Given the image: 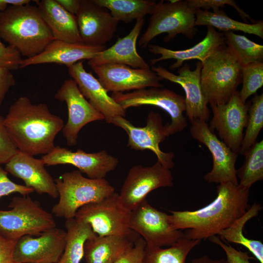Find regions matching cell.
Instances as JSON below:
<instances>
[{"instance_id": "cell-1", "label": "cell", "mask_w": 263, "mask_h": 263, "mask_svg": "<svg viewBox=\"0 0 263 263\" xmlns=\"http://www.w3.org/2000/svg\"><path fill=\"white\" fill-rule=\"evenodd\" d=\"M249 189L231 182L217 187L215 199L195 210L170 211L173 227L186 229V237L191 240L208 239L232 225L246 211Z\"/></svg>"}, {"instance_id": "cell-2", "label": "cell", "mask_w": 263, "mask_h": 263, "mask_svg": "<svg viewBox=\"0 0 263 263\" xmlns=\"http://www.w3.org/2000/svg\"><path fill=\"white\" fill-rule=\"evenodd\" d=\"M4 123L18 150L33 156L50 152L64 125L45 103L33 104L25 96L11 105Z\"/></svg>"}, {"instance_id": "cell-3", "label": "cell", "mask_w": 263, "mask_h": 263, "mask_svg": "<svg viewBox=\"0 0 263 263\" xmlns=\"http://www.w3.org/2000/svg\"><path fill=\"white\" fill-rule=\"evenodd\" d=\"M0 37L21 56L41 53L54 38L37 6L10 5L0 15Z\"/></svg>"}, {"instance_id": "cell-4", "label": "cell", "mask_w": 263, "mask_h": 263, "mask_svg": "<svg viewBox=\"0 0 263 263\" xmlns=\"http://www.w3.org/2000/svg\"><path fill=\"white\" fill-rule=\"evenodd\" d=\"M242 66L224 44L203 62L201 84L208 104L226 103L242 82Z\"/></svg>"}, {"instance_id": "cell-5", "label": "cell", "mask_w": 263, "mask_h": 263, "mask_svg": "<svg viewBox=\"0 0 263 263\" xmlns=\"http://www.w3.org/2000/svg\"><path fill=\"white\" fill-rule=\"evenodd\" d=\"M55 181L59 200L52 211L56 217L66 220L75 218L83 206L99 201L114 192L105 178H87L78 170L65 172Z\"/></svg>"}, {"instance_id": "cell-6", "label": "cell", "mask_w": 263, "mask_h": 263, "mask_svg": "<svg viewBox=\"0 0 263 263\" xmlns=\"http://www.w3.org/2000/svg\"><path fill=\"white\" fill-rule=\"evenodd\" d=\"M8 207L12 209L0 210V236L6 239L16 242L56 227L53 215L29 195L14 197Z\"/></svg>"}, {"instance_id": "cell-7", "label": "cell", "mask_w": 263, "mask_h": 263, "mask_svg": "<svg viewBox=\"0 0 263 263\" xmlns=\"http://www.w3.org/2000/svg\"><path fill=\"white\" fill-rule=\"evenodd\" d=\"M196 9L190 7L186 0H160L151 13L148 26L138 41L141 48H146L156 37L167 34L165 42L182 34L191 39L198 31L195 25Z\"/></svg>"}, {"instance_id": "cell-8", "label": "cell", "mask_w": 263, "mask_h": 263, "mask_svg": "<svg viewBox=\"0 0 263 263\" xmlns=\"http://www.w3.org/2000/svg\"><path fill=\"white\" fill-rule=\"evenodd\" d=\"M111 97L126 110L144 105L154 106L169 115L170 123L165 125L167 137L183 131L188 126L183 113L186 111L185 97L161 87H149L127 93H113Z\"/></svg>"}, {"instance_id": "cell-9", "label": "cell", "mask_w": 263, "mask_h": 263, "mask_svg": "<svg viewBox=\"0 0 263 263\" xmlns=\"http://www.w3.org/2000/svg\"><path fill=\"white\" fill-rule=\"evenodd\" d=\"M131 211L122 204L115 191L103 199L86 205L76 213L75 218L88 224L98 236H130Z\"/></svg>"}, {"instance_id": "cell-10", "label": "cell", "mask_w": 263, "mask_h": 263, "mask_svg": "<svg viewBox=\"0 0 263 263\" xmlns=\"http://www.w3.org/2000/svg\"><path fill=\"white\" fill-rule=\"evenodd\" d=\"M129 226L148 245L170 246L185 236L173 227L170 215L153 207L146 199L131 211Z\"/></svg>"}, {"instance_id": "cell-11", "label": "cell", "mask_w": 263, "mask_h": 263, "mask_svg": "<svg viewBox=\"0 0 263 263\" xmlns=\"http://www.w3.org/2000/svg\"><path fill=\"white\" fill-rule=\"evenodd\" d=\"M191 136L208 149L213 158L211 170L204 177L209 183L231 182L238 184L235 164L238 153L232 150L212 132L207 122L194 119L190 122Z\"/></svg>"}, {"instance_id": "cell-12", "label": "cell", "mask_w": 263, "mask_h": 263, "mask_svg": "<svg viewBox=\"0 0 263 263\" xmlns=\"http://www.w3.org/2000/svg\"><path fill=\"white\" fill-rule=\"evenodd\" d=\"M173 180L170 169L158 162L149 167L134 166L130 169L118 193L120 200L132 211L151 191L172 186Z\"/></svg>"}, {"instance_id": "cell-13", "label": "cell", "mask_w": 263, "mask_h": 263, "mask_svg": "<svg viewBox=\"0 0 263 263\" xmlns=\"http://www.w3.org/2000/svg\"><path fill=\"white\" fill-rule=\"evenodd\" d=\"M111 124L122 128L128 135L127 146L135 150H149L156 156L157 162L164 167L171 169L174 163L172 152H164L159 144L167 137L165 125L160 114L153 111L148 115L144 127L134 126L124 117L117 116Z\"/></svg>"}, {"instance_id": "cell-14", "label": "cell", "mask_w": 263, "mask_h": 263, "mask_svg": "<svg viewBox=\"0 0 263 263\" xmlns=\"http://www.w3.org/2000/svg\"><path fill=\"white\" fill-rule=\"evenodd\" d=\"M213 116L208 127L217 131L221 140L232 150L239 153L244 129L248 120L249 104L244 103L236 91L230 100L222 105L210 104Z\"/></svg>"}, {"instance_id": "cell-15", "label": "cell", "mask_w": 263, "mask_h": 263, "mask_svg": "<svg viewBox=\"0 0 263 263\" xmlns=\"http://www.w3.org/2000/svg\"><path fill=\"white\" fill-rule=\"evenodd\" d=\"M55 97L59 101L65 102L67 106L68 120L62 131L69 146L77 144L78 133L86 125L104 120L103 115L85 98L72 78L63 82Z\"/></svg>"}, {"instance_id": "cell-16", "label": "cell", "mask_w": 263, "mask_h": 263, "mask_svg": "<svg viewBox=\"0 0 263 263\" xmlns=\"http://www.w3.org/2000/svg\"><path fill=\"white\" fill-rule=\"evenodd\" d=\"M66 232L56 227L39 236L25 235L17 241L13 251L16 263H58L64 251Z\"/></svg>"}, {"instance_id": "cell-17", "label": "cell", "mask_w": 263, "mask_h": 263, "mask_svg": "<svg viewBox=\"0 0 263 263\" xmlns=\"http://www.w3.org/2000/svg\"><path fill=\"white\" fill-rule=\"evenodd\" d=\"M91 68L108 92L125 93L149 87H162L160 82L162 78L150 68H134L113 63Z\"/></svg>"}, {"instance_id": "cell-18", "label": "cell", "mask_w": 263, "mask_h": 263, "mask_svg": "<svg viewBox=\"0 0 263 263\" xmlns=\"http://www.w3.org/2000/svg\"><path fill=\"white\" fill-rule=\"evenodd\" d=\"M202 63L198 61L194 70L188 64L182 65L175 75L161 66H152L151 69L162 79L180 85L185 93L186 114L190 122L199 119L207 122L210 117L208 103L203 94L201 84Z\"/></svg>"}, {"instance_id": "cell-19", "label": "cell", "mask_w": 263, "mask_h": 263, "mask_svg": "<svg viewBox=\"0 0 263 263\" xmlns=\"http://www.w3.org/2000/svg\"><path fill=\"white\" fill-rule=\"evenodd\" d=\"M45 165L55 166L69 164L75 167L82 173L91 179H103L115 169L119 160L105 150L87 153L81 149L73 151L59 146L55 147L41 158Z\"/></svg>"}, {"instance_id": "cell-20", "label": "cell", "mask_w": 263, "mask_h": 263, "mask_svg": "<svg viewBox=\"0 0 263 263\" xmlns=\"http://www.w3.org/2000/svg\"><path fill=\"white\" fill-rule=\"evenodd\" d=\"M75 17L83 43L93 46H106L113 38L119 22L93 0H81Z\"/></svg>"}, {"instance_id": "cell-21", "label": "cell", "mask_w": 263, "mask_h": 263, "mask_svg": "<svg viewBox=\"0 0 263 263\" xmlns=\"http://www.w3.org/2000/svg\"><path fill=\"white\" fill-rule=\"evenodd\" d=\"M67 67L69 74L76 83L81 94L103 115L107 123L111 124L113 119L117 116L125 117L126 110L108 94V92L92 73L86 71L83 61Z\"/></svg>"}, {"instance_id": "cell-22", "label": "cell", "mask_w": 263, "mask_h": 263, "mask_svg": "<svg viewBox=\"0 0 263 263\" xmlns=\"http://www.w3.org/2000/svg\"><path fill=\"white\" fill-rule=\"evenodd\" d=\"M41 159L18 150L5 164V169L22 179L27 187L39 194H47L56 199L58 193L55 180L45 167Z\"/></svg>"}, {"instance_id": "cell-23", "label": "cell", "mask_w": 263, "mask_h": 263, "mask_svg": "<svg viewBox=\"0 0 263 263\" xmlns=\"http://www.w3.org/2000/svg\"><path fill=\"white\" fill-rule=\"evenodd\" d=\"M106 48V46H93L54 39L39 54L22 59L19 68L52 63L67 67L84 59H91Z\"/></svg>"}, {"instance_id": "cell-24", "label": "cell", "mask_w": 263, "mask_h": 263, "mask_svg": "<svg viewBox=\"0 0 263 263\" xmlns=\"http://www.w3.org/2000/svg\"><path fill=\"white\" fill-rule=\"evenodd\" d=\"M145 23L144 19L136 20V23L127 36L118 38L111 47L99 52L88 64L94 67L106 64H120L138 69L150 68L149 65L138 53L136 42Z\"/></svg>"}, {"instance_id": "cell-25", "label": "cell", "mask_w": 263, "mask_h": 263, "mask_svg": "<svg viewBox=\"0 0 263 263\" xmlns=\"http://www.w3.org/2000/svg\"><path fill=\"white\" fill-rule=\"evenodd\" d=\"M224 44L223 33L218 32L212 27L207 26L205 37L191 48L172 50L158 45L150 44L148 46L150 53L160 55L159 57L150 60L151 65L161 61L174 59L176 61L169 66L170 70H174L181 67L184 62L187 60L197 59L203 62L216 49Z\"/></svg>"}, {"instance_id": "cell-26", "label": "cell", "mask_w": 263, "mask_h": 263, "mask_svg": "<svg viewBox=\"0 0 263 263\" xmlns=\"http://www.w3.org/2000/svg\"><path fill=\"white\" fill-rule=\"evenodd\" d=\"M36 1L40 15L54 39L83 43L75 15L66 11L56 0Z\"/></svg>"}, {"instance_id": "cell-27", "label": "cell", "mask_w": 263, "mask_h": 263, "mask_svg": "<svg viewBox=\"0 0 263 263\" xmlns=\"http://www.w3.org/2000/svg\"><path fill=\"white\" fill-rule=\"evenodd\" d=\"M130 236H98L88 239L84 244L86 263H115L134 245Z\"/></svg>"}, {"instance_id": "cell-28", "label": "cell", "mask_w": 263, "mask_h": 263, "mask_svg": "<svg viewBox=\"0 0 263 263\" xmlns=\"http://www.w3.org/2000/svg\"><path fill=\"white\" fill-rule=\"evenodd\" d=\"M195 25L207 26L224 32L240 31L254 35L263 39V21L247 23L236 20L228 17L221 9L216 12L197 9Z\"/></svg>"}, {"instance_id": "cell-29", "label": "cell", "mask_w": 263, "mask_h": 263, "mask_svg": "<svg viewBox=\"0 0 263 263\" xmlns=\"http://www.w3.org/2000/svg\"><path fill=\"white\" fill-rule=\"evenodd\" d=\"M66 244L58 263H80L84 256L86 241L97 235L87 223L75 218L66 220Z\"/></svg>"}, {"instance_id": "cell-30", "label": "cell", "mask_w": 263, "mask_h": 263, "mask_svg": "<svg viewBox=\"0 0 263 263\" xmlns=\"http://www.w3.org/2000/svg\"><path fill=\"white\" fill-rule=\"evenodd\" d=\"M262 208L260 204L255 203L232 225L218 234L224 241L241 244L246 248L260 263H263V244L261 241L247 238L244 235L243 229L249 220L258 215Z\"/></svg>"}, {"instance_id": "cell-31", "label": "cell", "mask_w": 263, "mask_h": 263, "mask_svg": "<svg viewBox=\"0 0 263 263\" xmlns=\"http://www.w3.org/2000/svg\"><path fill=\"white\" fill-rule=\"evenodd\" d=\"M98 5L110 10L119 21L130 23L144 19L152 12L156 1L151 0H93Z\"/></svg>"}, {"instance_id": "cell-32", "label": "cell", "mask_w": 263, "mask_h": 263, "mask_svg": "<svg viewBox=\"0 0 263 263\" xmlns=\"http://www.w3.org/2000/svg\"><path fill=\"white\" fill-rule=\"evenodd\" d=\"M201 241L189 239L185 235L167 248L146 244L144 263H186L188 254Z\"/></svg>"}, {"instance_id": "cell-33", "label": "cell", "mask_w": 263, "mask_h": 263, "mask_svg": "<svg viewBox=\"0 0 263 263\" xmlns=\"http://www.w3.org/2000/svg\"><path fill=\"white\" fill-rule=\"evenodd\" d=\"M225 45L242 67L263 62V46L233 31L224 32Z\"/></svg>"}, {"instance_id": "cell-34", "label": "cell", "mask_w": 263, "mask_h": 263, "mask_svg": "<svg viewBox=\"0 0 263 263\" xmlns=\"http://www.w3.org/2000/svg\"><path fill=\"white\" fill-rule=\"evenodd\" d=\"M243 155L244 160L236 169V176L240 180L239 185L249 189L253 184L263 179V140L257 142Z\"/></svg>"}, {"instance_id": "cell-35", "label": "cell", "mask_w": 263, "mask_h": 263, "mask_svg": "<svg viewBox=\"0 0 263 263\" xmlns=\"http://www.w3.org/2000/svg\"><path fill=\"white\" fill-rule=\"evenodd\" d=\"M248 111V120L245 134L239 153L244 154L257 142L259 134L263 127V94H256L252 98Z\"/></svg>"}, {"instance_id": "cell-36", "label": "cell", "mask_w": 263, "mask_h": 263, "mask_svg": "<svg viewBox=\"0 0 263 263\" xmlns=\"http://www.w3.org/2000/svg\"><path fill=\"white\" fill-rule=\"evenodd\" d=\"M243 86L239 92L244 103L263 85V62H256L242 67Z\"/></svg>"}, {"instance_id": "cell-37", "label": "cell", "mask_w": 263, "mask_h": 263, "mask_svg": "<svg viewBox=\"0 0 263 263\" xmlns=\"http://www.w3.org/2000/svg\"><path fill=\"white\" fill-rule=\"evenodd\" d=\"M186 1L191 8L207 10L212 9L213 12L219 11L221 8L228 5L233 7L244 21H247L248 19L251 22H255L254 20L244 10L240 8L237 3L233 0H187Z\"/></svg>"}, {"instance_id": "cell-38", "label": "cell", "mask_w": 263, "mask_h": 263, "mask_svg": "<svg viewBox=\"0 0 263 263\" xmlns=\"http://www.w3.org/2000/svg\"><path fill=\"white\" fill-rule=\"evenodd\" d=\"M18 150L0 116V165L6 164Z\"/></svg>"}, {"instance_id": "cell-39", "label": "cell", "mask_w": 263, "mask_h": 263, "mask_svg": "<svg viewBox=\"0 0 263 263\" xmlns=\"http://www.w3.org/2000/svg\"><path fill=\"white\" fill-rule=\"evenodd\" d=\"M0 37V68H5L10 70L19 68L22 60L19 53L10 45H5Z\"/></svg>"}, {"instance_id": "cell-40", "label": "cell", "mask_w": 263, "mask_h": 263, "mask_svg": "<svg viewBox=\"0 0 263 263\" xmlns=\"http://www.w3.org/2000/svg\"><path fill=\"white\" fill-rule=\"evenodd\" d=\"M8 172L0 166V198L13 193H19L21 195H29L34 190L25 185L16 184L7 176Z\"/></svg>"}, {"instance_id": "cell-41", "label": "cell", "mask_w": 263, "mask_h": 263, "mask_svg": "<svg viewBox=\"0 0 263 263\" xmlns=\"http://www.w3.org/2000/svg\"><path fill=\"white\" fill-rule=\"evenodd\" d=\"M208 239L223 249L226 256V261L229 263H250L249 259L251 258L249 257L247 252L238 250L231 245L224 243L216 235L212 236Z\"/></svg>"}, {"instance_id": "cell-42", "label": "cell", "mask_w": 263, "mask_h": 263, "mask_svg": "<svg viewBox=\"0 0 263 263\" xmlns=\"http://www.w3.org/2000/svg\"><path fill=\"white\" fill-rule=\"evenodd\" d=\"M145 241L141 237L136 240L133 246L124 253L115 263H144Z\"/></svg>"}, {"instance_id": "cell-43", "label": "cell", "mask_w": 263, "mask_h": 263, "mask_svg": "<svg viewBox=\"0 0 263 263\" xmlns=\"http://www.w3.org/2000/svg\"><path fill=\"white\" fill-rule=\"evenodd\" d=\"M15 78L11 70L0 68V106L9 89L15 85Z\"/></svg>"}, {"instance_id": "cell-44", "label": "cell", "mask_w": 263, "mask_h": 263, "mask_svg": "<svg viewBox=\"0 0 263 263\" xmlns=\"http://www.w3.org/2000/svg\"><path fill=\"white\" fill-rule=\"evenodd\" d=\"M16 242L0 236V263H16L13 256Z\"/></svg>"}, {"instance_id": "cell-45", "label": "cell", "mask_w": 263, "mask_h": 263, "mask_svg": "<svg viewBox=\"0 0 263 263\" xmlns=\"http://www.w3.org/2000/svg\"><path fill=\"white\" fill-rule=\"evenodd\" d=\"M56 1L66 11L75 16L79 10L81 0H56Z\"/></svg>"}, {"instance_id": "cell-46", "label": "cell", "mask_w": 263, "mask_h": 263, "mask_svg": "<svg viewBox=\"0 0 263 263\" xmlns=\"http://www.w3.org/2000/svg\"><path fill=\"white\" fill-rule=\"evenodd\" d=\"M30 0H0V15L10 5L28 4Z\"/></svg>"}, {"instance_id": "cell-47", "label": "cell", "mask_w": 263, "mask_h": 263, "mask_svg": "<svg viewBox=\"0 0 263 263\" xmlns=\"http://www.w3.org/2000/svg\"><path fill=\"white\" fill-rule=\"evenodd\" d=\"M190 263H229L224 259H213L207 255H204L193 259Z\"/></svg>"}]
</instances>
